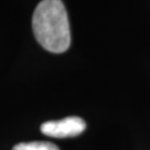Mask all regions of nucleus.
Wrapping results in <instances>:
<instances>
[{"instance_id": "f257e3e1", "label": "nucleus", "mask_w": 150, "mask_h": 150, "mask_svg": "<svg viewBox=\"0 0 150 150\" xmlns=\"http://www.w3.org/2000/svg\"><path fill=\"white\" fill-rule=\"evenodd\" d=\"M33 35L49 52L61 54L70 47L71 35L68 13L61 0H42L32 16Z\"/></svg>"}, {"instance_id": "f03ea898", "label": "nucleus", "mask_w": 150, "mask_h": 150, "mask_svg": "<svg viewBox=\"0 0 150 150\" xmlns=\"http://www.w3.org/2000/svg\"><path fill=\"white\" fill-rule=\"evenodd\" d=\"M86 129V122L80 117H67L61 120L43 122L40 130L43 134L54 138H69L82 134Z\"/></svg>"}, {"instance_id": "7ed1b4c3", "label": "nucleus", "mask_w": 150, "mask_h": 150, "mask_svg": "<svg viewBox=\"0 0 150 150\" xmlns=\"http://www.w3.org/2000/svg\"><path fill=\"white\" fill-rule=\"evenodd\" d=\"M12 150H59L56 145L47 141H32V142H20L16 145Z\"/></svg>"}]
</instances>
